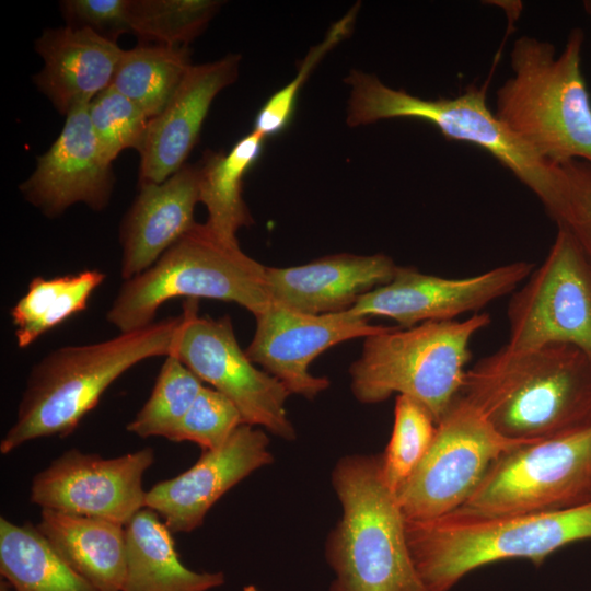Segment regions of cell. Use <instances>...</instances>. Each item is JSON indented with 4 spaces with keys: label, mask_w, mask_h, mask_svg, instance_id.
I'll list each match as a JSON object with an SVG mask.
<instances>
[{
    "label": "cell",
    "mask_w": 591,
    "mask_h": 591,
    "mask_svg": "<svg viewBox=\"0 0 591 591\" xmlns=\"http://www.w3.org/2000/svg\"><path fill=\"white\" fill-rule=\"evenodd\" d=\"M461 395L508 438L553 437L591 424V358L561 344L503 346L466 370Z\"/></svg>",
    "instance_id": "cell-1"
},
{
    "label": "cell",
    "mask_w": 591,
    "mask_h": 591,
    "mask_svg": "<svg viewBox=\"0 0 591 591\" xmlns=\"http://www.w3.org/2000/svg\"><path fill=\"white\" fill-rule=\"evenodd\" d=\"M415 568L428 591H450L483 566L526 559L535 567L566 545L591 540V501L553 511L482 513L459 508L426 520H407Z\"/></svg>",
    "instance_id": "cell-2"
},
{
    "label": "cell",
    "mask_w": 591,
    "mask_h": 591,
    "mask_svg": "<svg viewBox=\"0 0 591 591\" xmlns=\"http://www.w3.org/2000/svg\"><path fill=\"white\" fill-rule=\"evenodd\" d=\"M183 316L167 317L102 341L59 347L27 376L16 419L0 442L5 455L24 443L72 433L104 392L143 360L174 352Z\"/></svg>",
    "instance_id": "cell-3"
},
{
    "label": "cell",
    "mask_w": 591,
    "mask_h": 591,
    "mask_svg": "<svg viewBox=\"0 0 591 591\" xmlns=\"http://www.w3.org/2000/svg\"><path fill=\"white\" fill-rule=\"evenodd\" d=\"M583 43L579 27L570 31L559 55L547 40L520 36L510 51L511 76L496 92L497 118L554 165L591 164V97L581 69Z\"/></svg>",
    "instance_id": "cell-4"
},
{
    "label": "cell",
    "mask_w": 591,
    "mask_h": 591,
    "mask_svg": "<svg viewBox=\"0 0 591 591\" xmlns=\"http://www.w3.org/2000/svg\"><path fill=\"white\" fill-rule=\"evenodd\" d=\"M346 121L349 127L379 120L409 118L434 126L448 140L478 147L508 169L541 201L557 223L564 212L568 178L554 165L528 149L497 118L487 104V85L470 84L453 97L421 99L393 89L375 74L352 70Z\"/></svg>",
    "instance_id": "cell-5"
},
{
    "label": "cell",
    "mask_w": 591,
    "mask_h": 591,
    "mask_svg": "<svg viewBox=\"0 0 591 591\" xmlns=\"http://www.w3.org/2000/svg\"><path fill=\"white\" fill-rule=\"evenodd\" d=\"M341 518L329 533V591H428L410 556L406 518L385 485L380 455L341 457L332 474Z\"/></svg>",
    "instance_id": "cell-6"
},
{
    "label": "cell",
    "mask_w": 591,
    "mask_h": 591,
    "mask_svg": "<svg viewBox=\"0 0 591 591\" xmlns=\"http://www.w3.org/2000/svg\"><path fill=\"white\" fill-rule=\"evenodd\" d=\"M266 269L239 242L196 223L149 269L124 281L106 321L119 333L139 329L155 322L158 310L175 298L232 302L256 316L271 302Z\"/></svg>",
    "instance_id": "cell-7"
},
{
    "label": "cell",
    "mask_w": 591,
    "mask_h": 591,
    "mask_svg": "<svg viewBox=\"0 0 591 591\" xmlns=\"http://www.w3.org/2000/svg\"><path fill=\"white\" fill-rule=\"evenodd\" d=\"M490 322V315L475 313L463 321L386 327L367 336L349 368L354 396L376 404L394 393L405 395L438 422L461 394L472 339Z\"/></svg>",
    "instance_id": "cell-8"
},
{
    "label": "cell",
    "mask_w": 591,
    "mask_h": 591,
    "mask_svg": "<svg viewBox=\"0 0 591 591\" xmlns=\"http://www.w3.org/2000/svg\"><path fill=\"white\" fill-rule=\"evenodd\" d=\"M591 501V424L502 454L461 507L482 513H526Z\"/></svg>",
    "instance_id": "cell-9"
},
{
    "label": "cell",
    "mask_w": 591,
    "mask_h": 591,
    "mask_svg": "<svg viewBox=\"0 0 591 591\" xmlns=\"http://www.w3.org/2000/svg\"><path fill=\"white\" fill-rule=\"evenodd\" d=\"M532 441L501 434L460 394L437 422L422 460L396 493L405 518L432 519L463 507L497 459Z\"/></svg>",
    "instance_id": "cell-10"
},
{
    "label": "cell",
    "mask_w": 591,
    "mask_h": 591,
    "mask_svg": "<svg viewBox=\"0 0 591 591\" xmlns=\"http://www.w3.org/2000/svg\"><path fill=\"white\" fill-rule=\"evenodd\" d=\"M510 350L573 346L591 358V262L571 232L557 225L554 242L507 309Z\"/></svg>",
    "instance_id": "cell-11"
},
{
    "label": "cell",
    "mask_w": 591,
    "mask_h": 591,
    "mask_svg": "<svg viewBox=\"0 0 591 591\" xmlns=\"http://www.w3.org/2000/svg\"><path fill=\"white\" fill-rule=\"evenodd\" d=\"M182 316L173 354L202 382L228 397L243 424L294 440L297 432L286 408L289 391L242 350L231 318L199 316L196 299H187Z\"/></svg>",
    "instance_id": "cell-12"
},
{
    "label": "cell",
    "mask_w": 591,
    "mask_h": 591,
    "mask_svg": "<svg viewBox=\"0 0 591 591\" xmlns=\"http://www.w3.org/2000/svg\"><path fill=\"white\" fill-rule=\"evenodd\" d=\"M154 459L151 448L111 459L69 449L34 475L30 501L40 509L125 526L146 507L142 478Z\"/></svg>",
    "instance_id": "cell-13"
},
{
    "label": "cell",
    "mask_w": 591,
    "mask_h": 591,
    "mask_svg": "<svg viewBox=\"0 0 591 591\" xmlns=\"http://www.w3.org/2000/svg\"><path fill=\"white\" fill-rule=\"evenodd\" d=\"M532 270V264L519 260L475 276L448 278L398 266L390 282L360 297L350 311L368 318H392L402 328L452 321L512 294Z\"/></svg>",
    "instance_id": "cell-14"
},
{
    "label": "cell",
    "mask_w": 591,
    "mask_h": 591,
    "mask_svg": "<svg viewBox=\"0 0 591 591\" xmlns=\"http://www.w3.org/2000/svg\"><path fill=\"white\" fill-rule=\"evenodd\" d=\"M255 318L256 328L246 355L278 379L290 394L308 399L331 384L327 378L314 376L309 371L317 356L343 341L366 338L386 328L350 310L314 315L273 301Z\"/></svg>",
    "instance_id": "cell-15"
},
{
    "label": "cell",
    "mask_w": 591,
    "mask_h": 591,
    "mask_svg": "<svg viewBox=\"0 0 591 591\" xmlns=\"http://www.w3.org/2000/svg\"><path fill=\"white\" fill-rule=\"evenodd\" d=\"M273 460L265 431L242 424L224 444L204 451L188 470L147 490L146 507L173 534L189 533L227 491Z\"/></svg>",
    "instance_id": "cell-16"
},
{
    "label": "cell",
    "mask_w": 591,
    "mask_h": 591,
    "mask_svg": "<svg viewBox=\"0 0 591 591\" xmlns=\"http://www.w3.org/2000/svg\"><path fill=\"white\" fill-rule=\"evenodd\" d=\"M113 186L112 162L99 147L88 105H82L66 115L58 138L37 158L34 172L20 190L43 215L56 218L74 204L95 211L105 209Z\"/></svg>",
    "instance_id": "cell-17"
},
{
    "label": "cell",
    "mask_w": 591,
    "mask_h": 591,
    "mask_svg": "<svg viewBox=\"0 0 591 591\" xmlns=\"http://www.w3.org/2000/svg\"><path fill=\"white\" fill-rule=\"evenodd\" d=\"M240 60L231 54L189 68L165 108L149 120L138 151L139 186L162 183L186 164L215 97L236 80Z\"/></svg>",
    "instance_id": "cell-18"
},
{
    "label": "cell",
    "mask_w": 591,
    "mask_h": 591,
    "mask_svg": "<svg viewBox=\"0 0 591 591\" xmlns=\"http://www.w3.org/2000/svg\"><path fill=\"white\" fill-rule=\"evenodd\" d=\"M397 268L384 254H336L300 266L267 267V291L273 302L297 312L339 313L390 282Z\"/></svg>",
    "instance_id": "cell-19"
},
{
    "label": "cell",
    "mask_w": 591,
    "mask_h": 591,
    "mask_svg": "<svg viewBox=\"0 0 591 591\" xmlns=\"http://www.w3.org/2000/svg\"><path fill=\"white\" fill-rule=\"evenodd\" d=\"M198 165L185 164L162 183L140 185L119 230L120 275L129 280L149 269L195 225Z\"/></svg>",
    "instance_id": "cell-20"
},
{
    "label": "cell",
    "mask_w": 591,
    "mask_h": 591,
    "mask_svg": "<svg viewBox=\"0 0 591 591\" xmlns=\"http://www.w3.org/2000/svg\"><path fill=\"white\" fill-rule=\"evenodd\" d=\"M35 50L44 60L34 76L42 93L62 115L89 105L113 80L125 49L88 28L45 30Z\"/></svg>",
    "instance_id": "cell-21"
},
{
    "label": "cell",
    "mask_w": 591,
    "mask_h": 591,
    "mask_svg": "<svg viewBox=\"0 0 591 591\" xmlns=\"http://www.w3.org/2000/svg\"><path fill=\"white\" fill-rule=\"evenodd\" d=\"M36 528L53 549L100 591H123L126 573L124 525L40 509Z\"/></svg>",
    "instance_id": "cell-22"
},
{
    "label": "cell",
    "mask_w": 591,
    "mask_h": 591,
    "mask_svg": "<svg viewBox=\"0 0 591 591\" xmlns=\"http://www.w3.org/2000/svg\"><path fill=\"white\" fill-rule=\"evenodd\" d=\"M126 573L123 591H210L225 582L221 571H195L175 549L172 532L144 507L125 525Z\"/></svg>",
    "instance_id": "cell-23"
},
{
    "label": "cell",
    "mask_w": 591,
    "mask_h": 591,
    "mask_svg": "<svg viewBox=\"0 0 591 591\" xmlns=\"http://www.w3.org/2000/svg\"><path fill=\"white\" fill-rule=\"evenodd\" d=\"M265 140L252 130L227 153L205 152L198 164L199 202L208 212L206 225L223 240L237 242V231L253 222L243 199V181L260 158Z\"/></svg>",
    "instance_id": "cell-24"
},
{
    "label": "cell",
    "mask_w": 591,
    "mask_h": 591,
    "mask_svg": "<svg viewBox=\"0 0 591 591\" xmlns=\"http://www.w3.org/2000/svg\"><path fill=\"white\" fill-rule=\"evenodd\" d=\"M0 572L16 591H100L74 571L32 523L0 518Z\"/></svg>",
    "instance_id": "cell-25"
},
{
    "label": "cell",
    "mask_w": 591,
    "mask_h": 591,
    "mask_svg": "<svg viewBox=\"0 0 591 591\" xmlns=\"http://www.w3.org/2000/svg\"><path fill=\"white\" fill-rule=\"evenodd\" d=\"M106 275L99 269L45 278L35 276L10 310L16 346L25 349L45 333L88 308Z\"/></svg>",
    "instance_id": "cell-26"
},
{
    "label": "cell",
    "mask_w": 591,
    "mask_h": 591,
    "mask_svg": "<svg viewBox=\"0 0 591 591\" xmlns=\"http://www.w3.org/2000/svg\"><path fill=\"white\" fill-rule=\"evenodd\" d=\"M192 66L187 45H139L124 50L111 86L151 119L165 108Z\"/></svg>",
    "instance_id": "cell-27"
},
{
    "label": "cell",
    "mask_w": 591,
    "mask_h": 591,
    "mask_svg": "<svg viewBox=\"0 0 591 591\" xmlns=\"http://www.w3.org/2000/svg\"><path fill=\"white\" fill-rule=\"evenodd\" d=\"M204 387L202 381L175 354L165 357L150 396L128 422V432L140 438L173 436Z\"/></svg>",
    "instance_id": "cell-28"
},
{
    "label": "cell",
    "mask_w": 591,
    "mask_h": 591,
    "mask_svg": "<svg viewBox=\"0 0 591 591\" xmlns=\"http://www.w3.org/2000/svg\"><path fill=\"white\" fill-rule=\"evenodd\" d=\"M220 4L211 0H130L131 33L155 44L188 46Z\"/></svg>",
    "instance_id": "cell-29"
},
{
    "label": "cell",
    "mask_w": 591,
    "mask_h": 591,
    "mask_svg": "<svg viewBox=\"0 0 591 591\" xmlns=\"http://www.w3.org/2000/svg\"><path fill=\"white\" fill-rule=\"evenodd\" d=\"M436 428L424 405L405 395L396 396L391 438L380 454L383 480L395 495L422 460Z\"/></svg>",
    "instance_id": "cell-30"
},
{
    "label": "cell",
    "mask_w": 591,
    "mask_h": 591,
    "mask_svg": "<svg viewBox=\"0 0 591 591\" xmlns=\"http://www.w3.org/2000/svg\"><path fill=\"white\" fill-rule=\"evenodd\" d=\"M93 132L104 157L113 161L126 149L142 146L150 118L111 85L88 105Z\"/></svg>",
    "instance_id": "cell-31"
},
{
    "label": "cell",
    "mask_w": 591,
    "mask_h": 591,
    "mask_svg": "<svg viewBox=\"0 0 591 591\" xmlns=\"http://www.w3.org/2000/svg\"><path fill=\"white\" fill-rule=\"evenodd\" d=\"M357 9L358 5L354 7L333 24L323 42L310 49L296 78L266 101L255 116L253 131L267 139L278 136L289 126L294 115L301 86L321 59L333 47L349 36L354 27Z\"/></svg>",
    "instance_id": "cell-32"
},
{
    "label": "cell",
    "mask_w": 591,
    "mask_h": 591,
    "mask_svg": "<svg viewBox=\"0 0 591 591\" xmlns=\"http://www.w3.org/2000/svg\"><path fill=\"white\" fill-rule=\"evenodd\" d=\"M242 424L236 406L220 392L204 385L172 441H190L204 451L213 450L224 444Z\"/></svg>",
    "instance_id": "cell-33"
},
{
    "label": "cell",
    "mask_w": 591,
    "mask_h": 591,
    "mask_svg": "<svg viewBox=\"0 0 591 591\" xmlns=\"http://www.w3.org/2000/svg\"><path fill=\"white\" fill-rule=\"evenodd\" d=\"M130 0H66L60 2L67 26L88 28L99 36L117 43V38L131 33Z\"/></svg>",
    "instance_id": "cell-34"
},
{
    "label": "cell",
    "mask_w": 591,
    "mask_h": 591,
    "mask_svg": "<svg viewBox=\"0 0 591 591\" xmlns=\"http://www.w3.org/2000/svg\"><path fill=\"white\" fill-rule=\"evenodd\" d=\"M561 166L568 177V196L557 225L571 232L591 262V164L571 161Z\"/></svg>",
    "instance_id": "cell-35"
},
{
    "label": "cell",
    "mask_w": 591,
    "mask_h": 591,
    "mask_svg": "<svg viewBox=\"0 0 591 591\" xmlns=\"http://www.w3.org/2000/svg\"><path fill=\"white\" fill-rule=\"evenodd\" d=\"M488 3L502 9L508 15L510 23L519 19L523 9V4L520 1H488Z\"/></svg>",
    "instance_id": "cell-36"
},
{
    "label": "cell",
    "mask_w": 591,
    "mask_h": 591,
    "mask_svg": "<svg viewBox=\"0 0 591 591\" xmlns=\"http://www.w3.org/2000/svg\"><path fill=\"white\" fill-rule=\"evenodd\" d=\"M0 591H16L5 579H1Z\"/></svg>",
    "instance_id": "cell-37"
},
{
    "label": "cell",
    "mask_w": 591,
    "mask_h": 591,
    "mask_svg": "<svg viewBox=\"0 0 591 591\" xmlns=\"http://www.w3.org/2000/svg\"><path fill=\"white\" fill-rule=\"evenodd\" d=\"M584 12L591 18V0H586L582 2Z\"/></svg>",
    "instance_id": "cell-38"
}]
</instances>
